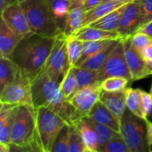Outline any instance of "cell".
<instances>
[{"label": "cell", "mask_w": 152, "mask_h": 152, "mask_svg": "<svg viewBox=\"0 0 152 152\" xmlns=\"http://www.w3.org/2000/svg\"><path fill=\"white\" fill-rule=\"evenodd\" d=\"M55 40L56 38L46 37L30 32L22 37L11 59L22 71L33 78L44 69Z\"/></svg>", "instance_id": "cell-1"}, {"label": "cell", "mask_w": 152, "mask_h": 152, "mask_svg": "<svg viewBox=\"0 0 152 152\" xmlns=\"http://www.w3.org/2000/svg\"><path fill=\"white\" fill-rule=\"evenodd\" d=\"M98 86H100V83L99 84H95V85H93V86H87V87H84V88H81L79 89L76 94L75 95L70 99L69 102L75 107H78L82 102L94 91L95 90Z\"/></svg>", "instance_id": "cell-38"}, {"label": "cell", "mask_w": 152, "mask_h": 152, "mask_svg": "<svg viewBox=\"0 0 152 152\" xmlns=\"http://www.w3.org/2000/svg\"><path fill=\"white\" fill-rule=\"evenodd\" d=\"M120 40V39H119ZM115 40H100V41H83V53L82 56L77 63L76 67L80 66L87 59L103 50Z\"/></svg>", "instance_id": "cell-29"}, {"label": "cell", "mask_w": 152, "mask_h": 152, "mask_svg": "<svg viewBox=\"0 0 152 152\" xmlns=\"http://www.w3.org/2000/svg\"><path fill=\"white\" fill-rule=\"evenodd\" d=\"M126 5H124L122 7H119L117 10L110 12L109 14H107L106 16L101 18L98 20H96L95 22H94L90 26L95 27V28H102V29H104V30H108V31L118 32L120 17H121V14H122L123 10H124Z\"/></svg>", "instance_id": "cell-26"}, {"label": "cell", "mask_w": 152, "mask_h": 152, "mask_svg": "<svg viewBox=\"0 0 152 152\" xmlns=\"http://www.w3.org/2000/svg\"><path fill=\"white\" fill-rule=\"evenodd\" d=\"M19 2H23V1H26V0H18Z\"/></svg>", "instance_id": "cell-48"}, {"label": "cell", "mask_w": 152, "mask_h": 152, "mask_svg": "<svg viewBox=\"0 0 152 152\" xmlns=\"http://www.w3.org/2000/svg\"><path fill=\"white\" fill-rule=\"evenodd\" d=\"M100 82L110 77H123L133 82L132 74L126 63L123 41L120 40L103 66L97 70Z\"/></svg>", "instance_id": "cell-9"}, {"label": "cell", "mask_w": 152, "mask_h": 152, "mask_svg": "<svg viewBox=\"0 0 152 152\" xmlns=\"http://www.w3.org/2000/svg\"><path fill=\"white\" fill-rule=\"evenodd\" d=\"M17 106L0 102V143L11 145V133Z\"/></svg>", "instance_id": "cell-17"}, {"label": "cell", "mask_w": 152, "mask_h": 152, "mask_svg": "<svg viewBox=\"0 0 152 152\" xmlns=\"http://www.w3.org/2000/svg\"><path fill=\"white\" fill-rule=\"evenodd\" d=\"M130 42L133 48L142 56L143 51L152 42V37L144 32L137 31L131 36Z\"/></svg>", "instance_id": "cell-35"}, {"label": "cell", "mask_w": 152, "mask_h": 152, "mask_svg": "<svg viewBox=\"0 0 152 152\" xmlns=\"http://www.w3.org/2000/svg\"><path fill=\"white\" fill-rule=\"evenodd\" d=\"M151 151H152V149H151Z\"/></svg>", "instance_id": "cell-49"}, {"label": "cell", "mask_w": 152, "mask_h": 152, "mask_svg": "<svg viewBox=\"0 0 152 152\" xmlns=\"http://www.w3.org/2000/svg\"><path fill=\"white\" fill-rule=\"evenodd\" d=\"M1 19L17 34L24 37L31 32L25 12L19 1L1 12Z\"/></svg>", "instance_id": "cell-11"}, {"label": "cell", "mask_w": 152, "mask_h": 152, "mask_svg": "<svg viewBox=\"0 0 152 152\" xmlns=\"http://www.w3.org/2000/svg\"><path fill=\"white\" fill-rule=\"evenodd\" d=\"M17 1L18 0H0V11H4L6 7H8L9 5Z\"/></svg>", "instance_id": "cell-43"}, {"label": "cell", "mask_w": 152, "mask_h": 152, "mask_svg": "<svg viewBox=\"0 0 152 152\" xmlns=\"http://www.w3.org/2000/svg\"><path fill=\"white\" fill-rule=\"evenodd\" d=\"M47 1L59 27L63 31L68 14L70 11L71 0H47Z\"/></svg>", "instance_id": "cell-25"}, {"label": "cell", "mask_w": 152, "mask_h": 152, "mask_svg": "<svg viewBox=\"0 0 152 152\" xmlns=\"http://www.w3.org/2000/svg\"><path fill=\"white\" fill-rule=\"evenodd\" d=\"M147 133H148V142L151 147V150L152 149V122L147 120Z\"/></svg>", "instance_id": "cell-42"}, {"label": "cell", "mask_w": 152, "mask_h": 152, "mask_svg": "<svg viewBox=\"0 0 152 152\" xmlns=\"http://www.w3.org/2000/svg\"><path fill=\"white\" fill-rule=\"evenodd\" d=\"M21 72V69L10 58L0 57V91L11 84Z\"/></svg>", "instance_id": "cell-19"}, {"label": "cell", "mask_w": 152, "mask_h": 152, "mask_svg": "<svg viewBox=\"0 0 152 152\" xmlns=\"http://www.w3.org/2000/svg\"><path fill=\"white\" fill-rule=\"evenodd\" d=\"M74 125L77 127L82 136L86 152H99L98 138L94 128L84 118L78 120Z\"/></svg>", "instance_id": "cell-21"}, {"label": "cell", "mask_w": 152, "mask_h": 152, "mask_svg": "<svg viewBox=\"0 0 152 152\" xmlns=\"http://www.w3.org/2000/svg\"><path fill=\"white\" fill-rule=\"evenodd\" d=\"M13 150L43 152L33 106L20 105L16 108L11 133V151Z\"/></svg>", "instance_id": "cell-3"}, {"label": "cell", "mask_w": 152, "mask_h": 152, "mask_svg": "<svg viewBox=\"0 0 152 152\" xmlns=\"http://www.w3.org/2000/svg\"><path fill=\"white\" fill-rule=\"evenodd\" d=\"M99 101L102 102L119 120H121L126 110V92H106L102 91Z\"/></svg>", "instance_id": "cell-16"}, {"label": "cell", "mask_w": 152, "mask_h": 152, "mask_svg": "<svg viewBox=\"0 0 152 152\" xmlns=\"http://www.w3.org/2000/svg\"><path fill=\"white\" fill-rule=\"evenodd\" d=\"M69 152H86L82 136L75 125H70Z\"/></svg>", "instance_id": "cell-33"}, {"label": "cell", "mask_w": 152, "mask_h": 152, "mask_svg": "<svg viewBox=\"0 0 152 152\" xmlns=\"http://www.w3.org/2000/svg\"><path fill=\"white\" fill-rule=\"evenodd\" d=\"M22 36L14 32L2 19L0 20V57L12 58V55L22 39Z\"/></svg>", "instance_id": "cell-13"}, {"label": "cell", "mask_w": 152, "mask_h": 152, "mask_svg": "<svg viewBox=\"0 0 152 152\" xmlns=\"http://www.w3.org/2000/svg\"><path fill=\"white\" fill-rule=\"evenodd\" d=\"M70 68L66 37L61 35L56 37L53 48L43 69L52 78L61 84Z\"/></svg>", "instance_id": "cell-8"}, {"label": "cell", "mask_w": 152, "mask_h": 152, "mask_svg": "<svg viewBox=\"0 0 152 152\" xmlns=\"http://www.w3.org/2000/svg\"><path fill=\"white\" fill-rule=\"evenodd\" d=\"M103 1H115V2H120V1H126V0H103Z\"/></svg>", "instance_id": "cell-46"}, {"label": "cell", "mask_w": 152, "mask_h": 152, "mask_svg": "<svg viewBox=\"0 0 152 152\" xmlns=\"http://www.w3.org/2000/svg\"><path fill=\"white\" fill-rule=\"evenodd\" d=\"M120 40L113 41L110 45H109L103 50H102L101 52L97 53L96 54H94L92 57H90L89 59H87L85 62H83L78 67L89 69H92V70H99L103 66V64L106 62L107 59L109 58V56L113 52V50L115 49L116 45H118V43Z\"/></svg>", "instance_id": "cell-23"}, {"label": "cell", "mask_w": 152, "mask_h": 152, "mask_svg": "<svg viewBox=\"0 0 152 152\" xmlns=\"http://www.w3.org/2000/svg\"><path fill=\"white\" fill-rule=\"evenodd\" d=\"M151 94H152V84H151Z\"/></svg>", "instance_id": "cell-47"}, {"label": "cell", "mask_w": 152, "mask_h": 152, "mask_svg": "<svg viewBox=\"0 0 152 152\" xmlns=\"http://www.w3.org/2000/svg\"><path fill=\"white\" fill-rule=\"evenodd\" d=\"M129 82L130 80L123 77H110L101 81L100 86L106 92H121L126 91Z\"/></svg>", "instance_id": "cell-32"}, {"label": "cell", "mask_w": 152, "mask_h": 152, "mask_svg": "<svg viewBox=\"0 0 152 152\" xmlns=\"http://www.w3.org/2000/svg\"><path fill=\"white\" fill-rule=\"evenodd\" d=\"M72 69L76 76L79 89L101 83L97 70H92L82 67H73Z\"/></svg>", "instance_id": "cell-28"}, {"label": "cell", "mask_w": 152, "mask_h": 152, "mask_svg": "<svg viewBox=\"0 0 152 152\" xmlns=\"http://www.w3.org/2000/svg\"><path fill=\"white\" fill-rule=\"evenodd\" d=\"M102 91V89L101 88V86H98L82 102V103L78 107L75 108V112L71 119V125H74L76 122H77L78 120L87 116V114L89 113L91 109L94 107V105L99 101Z\"/></svg>", "instance_id": "cell-22"}, {"label": "cell", "mask_w": 152, "mask_h": 152, "mask_svg": "<svg viewBox=\"0 0 152 152\" xmlns=\"http://www.w3.org/2000/svg\"><path fill=\"white\" fill-rule=\"evenodd\" d=\"M70 125L67 124L61 130L58 134L54 144L53 146L52 152H69V140Z\"/></svg>", "instance_id": "cell-34"}, {"label": "cell", "mask_w": 152, "mask_h": 152, "mask_svg": "<svg viewBox=\"0 0 152 152\" xmlns=\"http://www.w3.org/2000/svg\"><path fill=\"white\" fill-rule=\"evenodd\" d=\"M84 18L85 10L83 6L71 9L68 14L65 27L62 31V35L65 37H69L75 35L81 28H83Z\"/></svg>", "instance_id": "cell-20"}, {"label": "cell", "mask_w": 152, "mask_h": 152, "mask_svg": "<svg viewBox=\"0 0 152 152\" xmlns=\"http://www.w3.org/2000/svg\"><path fill=\"white\" fill-rule=\"evenodd\" d=\"M31 91L35 109L49 108L71 125L75 107L62 94L60 83L52 78L44 69L31 79Z\"/></svg>", "instance_id": "cell-2"}, {"label": "cell", "mask_w": 152, "mask_h": 152, "mask_svg": "<svg viewBox=\"0 0 152 152\" xmlns=\"http://www.w3.org/2000/svg\"><path fill=\"white\" fill-rule=\"evenodd\" d=\"M142 58L144 59L145 62H152V42L143 51Z\"/></svg>", "instance_id": "cell-40"}, {"label": "cell", "mask_w": 152, "mask_h": 152, "mask_svg": "<svg viewBox=\"0 0 152 152\" xmlns=\"http://www.w3.org/2000/svg\"><path fill=\"white\" fill-rule=\"evenodd\" d=\"M67 49L70 67H76L83 53V41L74 36L66 37Z\"/></svg>", "instance_id": "cell-30"}, {"label": "cell", "mask_w": 152, "mask_h": 152, "mask_svg": "<svg viewBox=\"0 0 152 152\" xmlns=\"http://www.w3.org/2000/svg\"><path fill=\"white\" fill-rule=\"evenodd\" d=\"M126 109L133 112L134 115L145 119L142 108V96H141V89H134L128 87L126 89Z\"/></svg>", "instance_id": "cell-27"}, {"label": "cell", "mask_w": 152, "mask_h": 152, "mask_svg": "<svg viewBox=\"0 0 152 152\" xmlns=\"http://www.w3.org/2000/svg\"><path fill=\"white\" fill-rule=\"evenodd\" d=\"M140 28V0L128 3L121 14L118 33L121 39L131 37Z\"/></svg>", "instance_id": "cell-10"}, {"label": "cell", "mask_w": 152, "mask_h": 152, "mask_svg": "<svg viewBox=\"0 0 152 152\" xmlns=\"http://www.w3.org/2000/svg\"><path fill=\"white\" fill-rule=\"evenodd\" d=\"M138 31L144 32V33L148 34L149 36H151L152 37V21H151L150 23H148L147 25L143 26L142 28H141Z\"/></svg>", "instance_id": "cell-44"}, {"label": "cell", "mask_w": 152, "mask_h": 152, "mask_svg": "<svg viewBox=\"0 0 152 152\" xmlns=\"http://www.w3.org/2000/svg\"><path fill=\"white\" fill-rule=\"evenodd\" d=\"M103 0H86L84 4H83V8L85 10V12L92 9L93 7H94L95 5H97L98 4H100L101 2H102Z\"/></svg>", "instance_id": "cell-41"}, {"label": "cell", "mask_w": 152, "mask_h": 152, "mask_svg": "<svg viewBox=\"0 0 152 152\" xmlns=\"http://www.w3.org/2000/svg\"><path fill=\"white\" fill-rule=\"evenodd\" d=\"M84 119L94 128V130L96 133V135L98 138L99 152L110 141H111L113 138H115L120 134V133H118V132L112 130L111 128H110L104 125L99 124V123L92 120L88 117H85Z\"/></svg>", "instance_id": "cell-24"}, {"label": "cell", "mask_w": 152, "mask_h": 152, "mask_svg": "<svg viewBox=\"0 0 152 152\" xmlns=\"http://www.w3.org/2000/svg\"><path fill=\"white\" fill-rule=\"evenodd\" d=\"M60 88L62 94L68 101H70V99L75 95V94L79 90L78 84L72 68H70V69L64 77L63 80L61 82Z\"/></svg>", "instance_id": "cell-31"}, {"label": "cell", "mask_w": 152, "mask_h": 152, "mask_svg": "<svg viewBox=\"0 0 152 152\" xmlns=\"http://www.w3.org/2000/svg\"><path fill=\"white\" fill-rule=\"evenodd\" d=\"M86 117L118 133H120V120L100 101L94 105Z\"/></svg>", "instance_id": "cell-14"}, {"label": "cell", "mask_w": 152, "mask_h": 152, "mask_svg": "<svg viewBox=\"0 0 152 152\" xmlns=\"http://www.w3.org/2000/svg\"><path fill=\"white\" fill-rule=\"evenodd\" d=\"M37 126L43 152H52L61 130L68 123L57 113L46 107L36 109Z\"/></svg>", "instance_id": "cell-6"}, {"label": "cell", "mask_w": 152, "mask_h": 152, "mask_svg": "<svg viewBox=\"0 0 152 152\" xmlns=\"http://www.w3.org/2000/svg\"><path fill=\"white\" fill-rule=\"evenodd\" d=\"M20 3L25 12L31 32L52 38L62 35V30L47 0H26Z\"/></svg>", "instance_id": "cell-4"}, {"label": "cell", "mask_w": 152, "mask_h": 152, "mask_svg": "<svg viewBox=\"0 0 152 152\" xmlns=\"http://www.w3.org/2000/svg\"><path fill=\"white\" fill-rule=\"evenodd\" d=\"M133 0H126V1H120V2H115V1H102L92 9L85 12V18H84V27H88L96 20H100L101 18L106 16L110 12L117 10L119 7H122L128 3H130Z\"/></svg>", "instance_id": "cell-15"}, {"label": "cell", "mask_w": 152, "mask_h": 152, "mask_svg": "<svg viewBox=\"0 0 152 152\" xmlns=\"http://www.w3.org/2000/svg\"><path fill=\"white\" fill-rule=\"evenodd\" d=\"M141 96H142V108L145 117L146 121L149 120V117L152 114V94L141 89Z\"/></svg>", "instance_id": "cell-39"}, {"label": "cell", "mask_w": 152, "mask_h": 152, "mask_svg": "<svg viewBox=\"0 0 152 152\" xmlns=\"http://www.w3.org/2000/svg\"><path fill=\"white\" fill-rule=\"evenodd\" d=\"M124 44L125 55L126 63L132 74L133 81H137L144 78V70L146 67V62L142 56L136 52L130 42V37L121 39Z\"/></svg>", "instance_id": "cell-12"}, {"label": "cell", "mask_w": 152, "mask_h": 152, "mask_svg": "<svg viewBox=\"0 0 152 152\" xmlns=\"http://www.w3.org/2000/svg\"><path fill=\"white\" fill-rule=\"evenodd\" d=\"M120 134L131 152L151 151L146 121L127 109L120 120Z\"/></svg>", "instance_id": "cell-5"}, {"label": "cell", "mask_w": 152, "mask_h": 152, "mask_svg": "<svg viewBox=\"0 0 152 152\" xmlns=\"http://www.w3.org/2000/svg\"><path fill=\"white\" fill-rule=\"evenodd\" d=\"M77 38L82 41H100V40H119L120 35L118 32L108 31L95 27L81 28L75 35Z\"/></svg>", "instance_id": "cell-18"}, {"label": "cell", "mask_w": 152, "mask_h": 152, "mask_svg": "<svg viewBox=\"0 0 152 152\" xmlns=\"http://www.w3.org/2000/svg\"><path fill=\"white\" fill-rule=\"evenodd\" d=\"M151 21H152V0H140V28Z\"/></svg>", "instance_id": "cell-37"}, {"label": "cell", "mask_w": 152, "mask_h": 152, "mask_svg": "<svg viewBox=\"0 0 152 152\" xmlns=\"http://www.w3.org/2000/svg\"><path fill=\"white\" fill-rule=\"evenodd\" d=\"M31 79L32 78L21 69V72L16 79L0 91V102L15 106L27 105L34 107Z\"/></svg>", "instance_id": "cell-7"}, {"label": "cell", "mask_w": 152, "mask_h": 152, "mask_svg": "<svg viewBox=\"0 0 152 152\" xmlns=\"http://www.w3.org/2000/svg\"><path fill=\"white\" fill-rule=\"evenodd\" d=\"M86 0H71V5H70V10L76 7L83 6L84 3Z\"/></svg>", "instance_id": "cell-45"}, {"label": "cell", "mask_w": 152, "mask_h": 152, "mask_svg": "<svg viewBox=\"0 0 152 152\" xmlns=\"http://www.w3.org/2000/svg\"><path fill=\"white\" fill-rule=\"evenodd\" d=\"M100 152H131V151L121 134H119L110 141Z\"/></svg>", "instance_id": "cell-36"}]
</instances>
